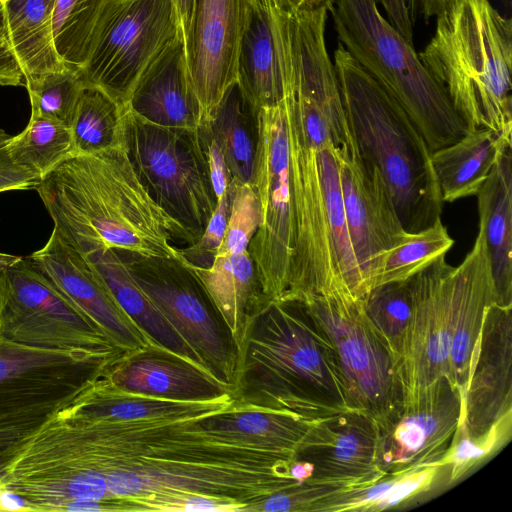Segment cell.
Returning <instances> with one entry per match:
<instances>
[{"label": "cell", "instance_id": "obj_1", "mask_svg": "<svg viewBox=\"0 0 512 512\" xmlns=\"http://www.w3.org/2000/svg\"><path fill=\"white\" fill-rule=\"evenodd\" d=\"M230 394L200 409L140 419L91 416L68 407L31 437L45 460L106 481L108 511H185L196 497L256 512L268 496L299 484L296 453L226 427Z\"/></svg>", "mask_w": 512, "mask_h": 512}, {"label": "cell", "instance_id": "obj_2", "mask_svg": "<svg viewBox=\"0 0 512 512\" xmlns=\"http://www.w3.org/2000/svg\"><path fill=\"white\" fill-rule=\"evenodd\" d=\"M53 230L87 256L116 250L186 264L188 232L152 198L123 146L71 153L35 188Z\"/></svg>", "mask_w": 512, "mask_h": 512}, {"label": "cell", "instance_id": "obj_3", "mask_svg": "<svg viewBox=\"0 0 512 512\" xmlns=\"http://www.w3.org/2000/svg\"><path fill=\"white\" fill-rule=\"evenodd\" d=\"M229 389L235 407L307 421L355 410L331 340L299 301L268 300L252 317Z\"/></svg>", "mask_w": 512, "mask_h": 512}, {"label": "cell", "instance_id": "obj_4", "mask_svg": "<svg viewBox=\"0 0 512 512\" xmlns=\"http://www.w3.org/2000/svg\"><path fill=\"white\" fill-rule=\"evenodd\" d=\"M467 131L486 127L512 143V22L489 0H452L418 54Z\"/></svg>", "mask_w": 512, "mask_h": 512}, {"label": "cell", "instance_id": "obj_5", "mask_svg": "<svg viewBox=\"0 0 512 512\" xmlns=\"http://www.w3.org/2000/svg\"><path fill=\"white\" fill-rule=\"evenodd\" d=\"M333 64L358 150L382 174L404 230L431 226L441 217L444 202L422 134L340 42Z\"/></svg>", "mask_w": 512, "mask_h": 512}, {"label": "cell", "instance_id": "obj_6", "mask_svg": "<svg viewBox=\"0 0 512 512\" xmlns=\"http://www.w3.org/2000/svg\"><path fill=\"white\" fill-rule=\"evenodd\" d=\"M340 42L406 112L430 151L467 132L444 88L409 43L381 14L376 0H334L329 10Z\"/></svg>", "mask_w": 512, "mask_h": 512}, {"label": "cell", "instance_id": "obj_7", "mask_svg": "<svg viewBox=\"0 0 512 512\" xmlns=\"http://www.w3.org/2000/svg\"><path fill=\"white\" fill-rule=\"evenodd\" d=\"M120 357L32 347L0 333V480L33 434Z\"/></svg>", "mask_w": 512, "mask_h": 512}, {"label": "cell", "instance_id": "obj_8", "mask_svg": "<svg viewBox=\"0 0 512 512\" xmlns=\"http://www.w3.org/2000/svg\"><path fill=\"white\" fill-rule=\"evenodd\" d=\"M122 144L152 198L194 244L217 205L197 130L153 125L124 107Z\"/></svg>", "mask_w": 512, "mask_h": 512}, {"label": "cell", "instance_id": "obj_9", "mask_svg": "<svg viewBox=\"0 0 512 512\" xmlns=\"http://www.w3.org/2000/svg\"><path fill=\"white\" fill-rule=\"evenodd\" d=\"M253 186L262 219L248 251L263 294L286 301L295 250V221L290 151L284 100L257 111Z\"/></svg>", "mask_w": 512, "mask_h": 512}, {"label": "cell", "instance_id": "obj_10", "mask_svg": "<svg viewBox=\"0 0 512 512\" xmlns=\"http://www.w3.org/2000/svg\"><path fill=\"white\" fill-rule=\"evenodd\" d=\"M181 32L172 0H108L80 76L125 107L140 76Z\"/></svg>", "mask_w": 512, "mask_h": 512}, {"label": "cell", "instance_id": "obj_11", "mask_svg": "<svg viewBox=\"0 0 512 512\" xmlns=\"http://www.w3.org/2000/svg\"><path fill=\"white\" fill-rule=\"evenodd\" d=\"M336 352L354 409L382 428L402 406L397 361L373 330L363 302L349 295H314L302 301Z\"/></svg>", "mask_w": 512, "mask_h": 512}, {"label": "cell", "instance_id": "obj_12", "mask_svg": "<svg viewBox=\"0 0 512 512\" xmlns=\"http://www.w3.org/2000/svg\"><path fill=\"white\" fill-rule=\"evenodd\" d=\"M0 333L53 350L125 354L34 265L20 257L0 272Z\"/></svg>", "mask_w": 512, "mask_h": 512}, {"label": "cell", "instance_id": "obj_13", "mask_svg": "<svg viewBox=\"0 0 512 512\" xmlns=\"http://www.w3.org/2000/svg\"><path fill=\"white\" fill-rule=\"evenodd\" d=\"M132 277L204 368L229 386L237 347L220 313L186 264L120 252Z\"/></svg>", "mask_w": 512, "mask_h": 512}, {"label": "cell", "instance_id": "obj_14", "mask_svg": "<svg viewBox=\"0 0 512 512\" xmlns=\"http://www.w3.org/2000/svg\"><path fill=\"white\" fill-rule=\"evenodd\" d=\"M452 274L441 256L409 278L411 316L398 358L402 404L448 377Z\"/></svg>", "mask_w": 512, "mask_h": 512}, {"label": "cell", "instance_id": "obj_15", "mask_svg": "<svg viewBox=\"0 0 512 512\" xmlns=\"http://www.w3.org/2000/svg\"><path fill=\"white\" fill-rule=\"evenodd\" d=\"M463 397L445 376L404 402L397 416L378 428V458L385 474L438 463L461 422Z\"/></svg>", "mask_w": 512, "mask_h": 512}, {"label": "cell", "instance_id": "obj_16", "mask_svg": "<svg viewBox=\"0 0 512 512\" xmlns=\"http://www.w3.org/2000/svg\"><path fill=\"white\" fill-rule=\"evenodd\" d=\"M296 459L311 468L306 483L338 490L362 488L386 476L378 458L377 425L355 410L314 421Z\"/></svg>", "mask_w": 512, "mask_h": 512}, {"label": "cell", "instance_id": "obj_17", "mask_svg": "<svg viewBox=\"0 0 512 512\" xmlns=\"http://www.w3.org/2000/svg\"><path fill=\"white\" fill-rule=\"evenodd\" d=\"M340 180L350 239L367 294L382 257L406 231L382 174L359 150L340 160Z\"/></svg>", "mask_w": 512, "mask_h": 512}, {"label": "cell", "instance_id": "obj_18", "mask_svg": "<svg viewBox=\"0 0 512 512\" xmlns=\"http://www.w3.org/2000/svg\"><path fill=\"white\" fill-rule=\"evenodd\" d=\"M29 257L121 351L130 353L152 344L120 307L89 258L67 244L54 230L46 244Z\"/></svg>", "mask_w": 512, "mask_h": 512}, {"label": "cell", "instance_id": "obj_19", "mask_svg": "<svg viewBox=\"0 0 512 512\" xmlns=\"http://www.w3.org/2000/svg\"><path fill=\"white\" fill-rule=\"evenodd\" d=\"M246 0H195L184 36L189 74L202 120L237 80V59Z\"/></svg>", "mask_w": 512, "mask_h": 512}, {"label": "cell", "instance_id": "obj_20", "mask_svg": "<svg viewBox=\"0 0 512 512\" xmlns=\"http://www.w3.org/2000/svg\"><path fill=\"white\" fill-rule=\"evenodd\" d=\"M508 413H512V306L493 303L486 310L458 427L476 437Z\"/></svg>", "mask_w": 512, "mask_h": 512}, {"label": "cell", "instance_id": "obj_21", "mask_svg": "<svg viewBox=\"0 0 512 512\" xmlns=\"http://www.w3.org/2000/svg\"><path fill=\"white\" fill-rule=\"evenodd\" d=\"M496 303L490 257L479 226L472 249L453 266L448 378L465 393L487 308Z\"/></svg>", "mask_w": 512, "mask_h": 512}, {"label": "cell", "instance_id": "obj_22", "mask_svg": "<svg viewBox=\"0 0 512 512\" xmlns=\"http://www.w3.org/2000/svg\"><path fill=\"white\" fill-rule=\"evenodd\" d=\"M104 375L127 392L177 402L208 401L230 394L229 386L205 369L152 344L123 354Z\"/></svg>", "mask_w": 512, "mask_h": 512}, {"label": "cell", "instance_id": "obj_23", "mask_svg": "<svg viewBox=\"0 0 512 512\" xmlns=\"http://www.w3.org/2000/svg\"><path fill=\"white\" fill-rule=\"evenodd\" d=\"M54 0H0V85L23 86L67 68L53 41Z\"/></svg>", "mask_w": 512, "mask_h": 512}, {"label": "cell", "instance_id": "obj_24", "mask_svg": "<svg viewBox=\"0 0 512 512\" xmlns=\"http://www.w3.org/2000/svg\"><path fill=\"white\" fill-rule=\"evenodd\" d=\"M125 108L153 125L198 129L202 110L189 74L182 32L143 72Z\"/></svg>", "mask_w": 512, "mask_h": 512}, {"label": "cell", "instance_id": "obj_25", "mask_svg": "<svg viewBox=\"0 0 512 512\" xmlns=\"http://www.w3.org/2000/svg\"><path fill=\"white\" fill-rule=\"evenodd\" d=\"M237 82L257 109L284 99L286 61L275 0H246Z\"/></svg>", "mask_w": 512, "mask_h": 512}, {"label": "cell", "instance_id": "obj_26", "mask_svg": "<svg viewBox=\"0 0 512 512\" xmlns=\"http://www.w3.org/2000/svg\"><path fill=\"white\" fill-rule=\"evenodd\" d=\"M496 303L512 306V152L506 149L476 194Z\"/></svg>", "mask_w": 512, "mask_h": 512}, {"label": "cell", "instance_id": "obj_27", "mask_svg": "<svg viewBox=\"0 0 512 512\" xmlns=\"http://www.w3.org/2000/svg\"><path fill=\"white\" fill-rule=\"evenodd\" d=\"M186 265L202 284L238 347L249 321L270 300L262 292L249 251L216 255L207 268Z\"/></svg>", "mask_w": 512, "mask_h": 512}, {"label": "cell", "instance_id": "obj_28", "mask_svg": "<svg viewBox=\"0 0 512 512\" xmlns=\"http://www.w3.org/2000/svg\"><path fill=\"white\" fill-rule=\"evenodd\" d=\"M486 127L467 131L458 141L431 152L443 202L476 196L503 152L511 147Z\"/></svg>", "mask_w": 512, "mask_h": 512}, {"label": "cell", "instance_id": "obj_29", "mask_svg": "<svg viewBox=\"0 0 512 512\" xmlns=\"http://www.w3.org/2000/svg\"><path fill=\"white\" fill-rule=\"evenodd\" d=\"M87 257L102 276L120 307L152 344L205 369L196 353L136 283L118 251L110 249L87 255Z\"/></svg>", "mask_w": 512, "mask_h": 512}, {"label": "cell", "instance_id": "obj_30", "mask_svg": "<svg viewBox=\"0 0 512 512\" xmlns=\"http://www.w3.org/2000/svg\"><path fill=\"white\" fill-rule=\"evenodd\" d=\"M257 111L236 80L210 115L201 121L219 144L232 180L241 184L253 183Z\"/></svg>", "mask_w": 512, "mask_h": 512}, {"label": "cell", "instance_id": "obj_31", "mask_svg": "<svg viewBox=\"0 0 512 512\" xmlns=\"http://www.w3.org/2000/svg\"><path fill=\"white\" fill-rule=\"evenodd\" d=\"M316 150V149H315ZM327 227L339 277L355 299L366 291L352 247L340 180V156L333 145L316 150Z\"/></svg>", "mask_w": 512, "mask_h": 512}, {"label": "cell", "instance_id": "obj_32", "mask_svg": "<svg viewBox=\"0 0 512 512\" xmlns=\"http://www.w3.org/2000/svg\"><path fill=\"white\" fill-rule=\"evenodd\" d=\"M439 469L441 466L433 463L399 474L386 475L362 488L338 490L319 500L313 512H365L393 508L429 490Z\"/></svg>", "mask_w": 512, "mask_h": 512}, {"label": "cell", "instance_id": "obj_33", "mask_svg": "<svg viewBox=\"0 0 512 512\" xmlns=\"http://www.w3.org/2000/svg\"><path fill=\"white\" fill-rule=\"evenodd\" d=\"M208 401L177 402L127 392L103 374L80 392L68 408L97 417L140 419L194 411Z\"/></svg>", "mask_w": 512, "mask_h": 512}, {"label": "cell", "instance_id": "obj_34", "mask_svg": "<svg viewBox=\"0 0 512 512\" xmlns=\"http://www.w3.org/2000/svg\"><path fill=\"white\" fill-rule=\"evenodd\" d=\"M124 107L101 88L85 84L69 128L73 153H95L123 143Z\"/></svg>", "mask_w": 512, "mask_h": 512}, {"label": "cell", "instance_id": "obj_35", "mask_svg": "<svg viewBox=\"0 0 512 512\" xmlns=\"http://www.w3.org/2000/svg\"><path fill=\"white\" fill-rule=\"evenodd\" d=\"M12 160L40 179L73 153L69 126L55 120L30 115L22 132L7 143Z\"/></svg>", "mask_w": 512, "mask_h": 512}, {"label": "cell", "instance_id": "obj_36", "mask_svg": "<svg viewBox=\"0 0 512 512\" xmlns=\"http://www.w3.org/2000/svg\"><path fill=\"white\" fill-rule=\"evenodd\" d=\"M454 245L447 228L438 218L431 226L418 232H406L404 237L382 257L375 275L373 288L388 283L405 281L447 252Z\"/></svg>", "mask_w": 512, "mask_h": 512}, {"label": "cell", "instance_id": "obj_37", "mask_svg": "<svg viewBox=\"0 0 512 512\" xmlns=\"http://www.w3.org/2000/svg\"><path fill=\"white\" fill-rule=\"evenodd\" d=\"M108 0H54L52 32L55 49L69 68L81 70L94 31Z\"/></svg>", "mask_w": 512, "mask_h": 512}, {"label": "cell", "instance_id": "obj_38", "mask_svg": "<svg viewBox=\"0 0 512 512\" xmlns=\"http://www.w3.org/2000/svg\"><path fill=\"white\" fill-rule=\"evenodd\" d=\"M364 312L375 333L397 361L411 316L409 279L372 288L362 299Z\"/></svg>", "mask_w": 512, "mask_h": 512}, {"label": "cell", "instance_id": "obj_39", "mask_svg": "<svg viewBox=\"0 0 512 512\" xmlns=\"http://www.w3.org/2000/svg\"><path fill=\"white\" fill-rule=\"evenodd\" d=\"M313 422L288 413L241 409L234 405L223 413L224 425L233 431L296 454Z\"/></svg>", "mask_w": 512, "mask_h": 512}, {"label": "cell", "instance_id": "obj_40", "mask_svg": "<svg viewBox=\"0 0 512 512\" xmlns=\"http://www.w3.org/2000/svg\"><path fill=\"white\" fill-rule=\"evenodd\" d=\"M84 82L79 70L65 68L28 83L31 114L69 126Z\"/></svg>", "mask_w": 512, "mask_h": 512}, {"label": "cell", "instance_id": "obj_41", "mask_svg": "<svg viewBox=\"0 0 512 512\" xmlns=\"http://www.w3.org/2000/svg\"><path fill=\"white\" fill-rule=\"evenodd\" d=\"M511 435L512 413H508L486 433L476 437H469L458 427L449 449L438 464L441 468L449 467V482H456L475 466L497 453L507 444Z\"/></svg>", "mask_w": 512, "mask_h": 512}, {"label": "cell", "instance_id": "obj_42", "mask_svg": "<svg viewBox=\"0 0 512 512\" xmlns=\"http://www.w3.org/2000/svg\"><path fill=\"white\" fill-rule=\"evenodd\" d=\"M261 219L260 201L253 184H241L232 180L227 227L216 255H234L247 251Z\"/></svg>", "mask_w": 512, "mask_h": 512}, {"label": "cell", "instance_id": "obj_43", "mask_svg": "<svg viewBox=\"0 0 512 512\" xmlns=\"http://www.w3.org/2000/svg\"><path fill=\"white\" fill-rule=\"evenodd\" d=\"M231 197L232 181L226 193L217 201L201 237L193 245L181 248L187 264L207 268L214 261L226 231Z\"/></svg>", "mask_w": 512, "mask_h": 512}, {"label": "cell", "instance_id": "obj_44", "mask_svg": "<svg viewBox=\"0 0 512 512\" xmlns=\"http://www.w3.org/2000/svg\"><path fill=\"white\" fill-rule=\"evenodd\" d=\"M336 491L330 486L299 483L265 498L256 512H312L319 500Z\"/></svg>", "mask_w": 512, "mask_h": 512}, {"label": "cell", "instance_id": "obj_45", "mask_svg": "<svg viewBox=\"0 0 512 512\" xmlns=\"http://www.w3.org/2000/svg\"><path fill=\"white\" fill-rule=\"evenodd\" d=\"M197 134L206 160L212 188L218 201L228 190L232 177L223 152L205 123L201 122Z\"/></svg>", "mask_w": 512, "mask_h": 512}, {"label": "cell", "instance_id": "obj_46", "mask_svg": "<svg viewBox=\"0 0 512 512\" xmlns=\"http://www.w3.org/2000/svg\"><path fill=\"white\" fill-rule=\"evenodd\" d=\"M39 181V177L12 160L7 144L0 147V193L13 190H35Z\"/></svg>", "mask_w": 512, "mask_h": 512}, {"label": "cell", "instance_id": "obj_47", "mask_svg": "<svg viewBox=\"0 0 512 512\" xmlns=\"http://www.w3.org/2000/svg\"><path fill=\"white\" fill-rule=\"evenodd\" d=\"M383 8L388 22L411 44L413 23L410 17L409 0H376Z\"/></svg>", "mask_w": 512, "mask_h": 512}, {"label": "cell", "instance_id": "obj_48", "mask_svg": "<svg viewBox=\"0 0 512 512\" xmlns=\"http://www.w3.org/2000/svg\"><path fill=\"white\" fill-rule=\"evenodd\" d=\"M452 0H409V11L412 23L415 15L420 14L426 20L437 16L443 11Z\"/></svg>", "mask_w": 512, "mask_h": 512}, {"label": "cell", "instance_id": "obj_49", "mask_svg": "<svg viewBox=\"0 0 512 512\" xmlns=\"http://www.w3.org/2000/svg\"><path fill=\"white\" fill-rule=\"evenodd\" d=\"M0 511H30V507L21 494L0 486Z\"/></svg>", "mask_w": 512, "mask_h": 512}, {"label": "cell", "instance_id": "obj_50", "mask_svg": "<svg viewBox=\"0 0 512 512\" xmlns=\"http://www.w3.org/2000/svg\"><path fill=\"white\" fill-rule=\"evenodd\" d=\"M180 20L183 35L185 36L193 15L195 0H172Z\"/></svg>", "mask_w": 512, "mask_h": 512}, {"label": "cell", "instance_id": "obj_51", "mask_svg": "<svg viewBox=\"0 0 512 512\" xmlns=\"http://www.w3.org/2000/svg\"><path fill=\"white\" fill-rule=\"evenodd\" d=\"M334 0H291L294 12L313 11L321 8L330 10Z\"/></svg>", "mask_w": 512, "mask_h": 512}, {"label": "cell", "instance_id": "obj_52", "mask_svg": "<svg viewBox=\"0 0 512 512\" xmlns=\"http://www.w3.org/2000/svg\"><path fill=\"white\" fill-rule=\"evenodd\" d=\"M20 257L21 256L0 252V272L18 260Z\"/></svg>", "mask_w": 512, "mask_h": 512}, {"label": "cell", "instance_id": "obj_53", "mask_svg": "<svg viewBox=\"0 0 512 512\" xmlns=\"http://www.w3.org/2000/svg\"><path fill=\"white\" fill-rule=\"evenodd\" d=\"M275 3L279 9L285 12L294 13L291 0H275Z\"/></svg>", "mask_w": 512, "mask_h": 512}, {"label": "cell", "instance_id": "obj_54", "mask_svg": "<svg viewBox=\"0 0 512 512\" xmlns=\"http://www.w3.org/2000/svg\"><path fill=\"white\" fill-rule=\"evenodd\" d=\"M12 137L13 136L8 134L5 130L0 129V147L5 146Z\"/></svg>", "mask_w": 512, "mask_h": 512}]
</instances>
